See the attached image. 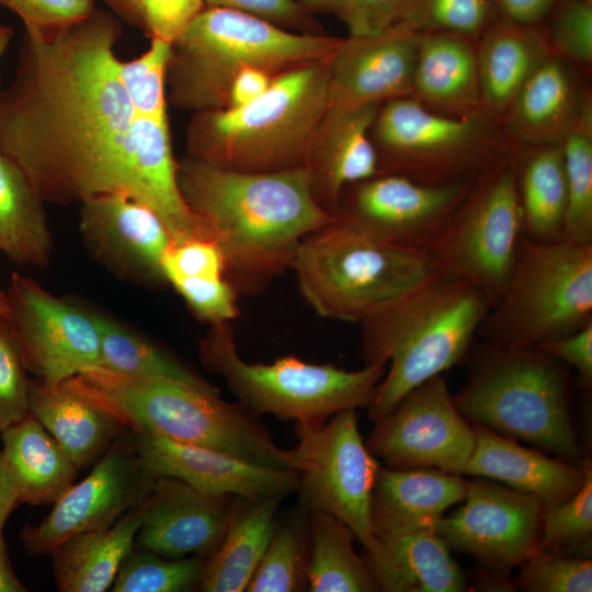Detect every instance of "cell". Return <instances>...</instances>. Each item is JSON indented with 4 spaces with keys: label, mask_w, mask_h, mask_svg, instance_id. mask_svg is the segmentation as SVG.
Instances as JSON below:
<instances>
[{
    "label": "cell",
    "mask_w": 592,
    "mask_h": 592,
    "mask_svg": "<svg viewBox=\"0 0 592 592\" xmlns=\"http://www.w3.org/2000/svg\"><path fill=\"white\" fill-rule=\"evenodd\" d=\"M122 31L96 8L66 26L24 27L14 79L0 92V151L44 203L110 192L138 200L134 112L115 53Z\"/></svg>",
    "instance_id": "6da1fadb"
},
{
    "label": "cell",
    "mask_w": 592,
    "mask_h": 592,
    "mask_svg": "<svg viewBox=\"0 0 592 592\" xmlns=\"http://www.w3.org/2000/svg\"><path fill=\"white\" fill-rule=\"evenodd\" d=\"M181 193L220 250L224 277L258 294L291 269L301 240L334 220L316 198L306 167L239 171L192 157L177 161Z\"/></svg>",
    "instance_id": "7a4b0ae2"
},
{
    "label": "cell",
    "mask_w": 592,
    "mask_h": 592,
    "mask_svg": "<svg viewBox=\"0 0 592 592\" xmlns=\"http://www.w3.org/2000/svg\"><path fill=\"white\" fill-rule=\"evenodd\" d=\"M491 307L476 285L440 271L361 320L364 365L390 363L367 407L373 421L460 362Z\"/></svg>",
    "instance_id": "3957f363"
},
{
    "label": "cell",
    "mask_w": 592,
    "mask_h": 592,
    "mask_svg": "<svg viewBox=\"0 0 592 592\" xmlns=\"http://www.w3.org/2000/svg\"><path fill=\"white\" fill-rule=\"evenodd\" d=\"M69 382L132 431L207 447L258 466L298 470L293 449L276 445L258 413L208 390L172 380L124 376L102 366Z\"/></svg>",
    "instance_id": "277c9868"
},
{
    "label": "cell",
    "mask_w": 592,
    "mask_h": 592,
    "mask_svg": "<svg viewBox=\"0 0 592 592\" xmlns=\"http://www.w3.org/2000/svg\"><path fill=\"white\" fill-rule=\"evenodd\" d=\"M329 60L277 73L243 106L195 113L189 157L239 171L306 167L326 113Z\"/></svg>",
    "instance_id": "5b68a950"
},
{
    "label": "cell",
    "mask_w": 592,
    "mask_h": 592,
    "mask_svg": "<svg viewBox=\"0 0 592 592\" xmlns=\"http://www.w3.org/2000/svg\"><path fill=\"white\" fill-rule=\"evenodd\" d=\"M341 38L289 32L264 19L205 5L171 43L167 98L197 112L227 106L235 76L248 67L280 73L295 66L326 61Z\"/></svg>",
    "instance_id": "8992f818"
},
{
    "label": "cell",
    "mask_w": 592,
    "mask_h": 592,
    "mask_svg": "<svg viewBox=\"0 0 592 592\" xmlns=\"http://www.w3.org/2000/svg\"><path fill=\"white\" fill-rule=\"evenodd\" d=\"M291 269L321 317L360 322L431 278L429 251L395 244L338 220L306 236Z\"/></svg>",
    "instance_id": "52a82bcc"
},
{
    "label": "cell",
    "mask_w": 592,
    "mask_h": 592,
    "mask_svg": "<svg viewBox=\"0 0 592 592\" xmlns=\"http://www.w3.org/2000/svg\"><path fill=\"white\" fill-rule=\"evenodd\" d=\"M475 424L582 464L569 411V385L558 360L537 348L485 343L470 375L453 397Z\"/></svg>",
    "instance_id": "ba28073f"
},
{
    "label": "cell",
    "mask_w": 592,
    "mask_h": 592,
    "mask_svg": "<svg viewBox=\"0 0 592 592\" xmlns=\"http://www.w3.org/2000/svg\"><path fill=\"white\" fill-rule=\"evenodd\" d=\"M198 350L204 367L220 375L239 402L282 421L321 424L338 411L368 407L386 372L384 364L345 371L291 355L249 363L238 353L230 322L210 325Z\"/></svg>",
    "instance_id": "9c48e42d"
},
{
    "label": "cell",
    "mask_w": 592,
    "mask_h": 592,
    "mask_svg": "<svg viewBox=\"0 0 592 592\" xmlns=\"http://www.w3.org/2000/svg\"><path fill=\"white\" fill-rule=\"evenodd\" d=\"M592 322V243L524 236L501 298L478 333L505 349H531Z\"/></svg>",
    "instance_id": "30bf717a"
},
{
    "label": "cell",
    "mask_w": 592,
    "mask_h": 592,
    "mask_svg": "<svg viewBox=\"0 0 592 592\" xmlns=\"http://www.w3.org/2000/svg\"><path fill=\"white\" fill-rule=\"evenodd\" d=\"M485 113L451 117L412 96L383 103L371 129L380 173L428 184L474 180L510 152Z\"/></svg>",
    "instance_id": "8fae6325"
},
{
    "label": "cell",
    "mask_w": 592,
    "mask_h": 592,
    "mask_svg": "<svg viewBox=\"0 0 592 592\" xmlns=\"http://www.w3.org/2000/svg\"><path fill=\"white\" fill-rule=\"evenodd\" d=\"M522 237L516 160L509 153L473 180L430 253L441 271L476 285L493 306L506 288Z\"/></svg>",
    "instance_id": "7c38bea8"
},
{
    "label": "cell",
    "mask_w": 592,
    "mask_h": 592,
    "mask_svg": "<svg viewBox=\"0 0 592 592\" xmlns=\"http://www.w3.org/2000/svg\"><path fill=\"white\" fill-rule=\"evenodd\" d=\"M295 433L299 504L333 515L368 546L371 497L380 465L360 434L356 409L338 411L321 424L295 422Z\"/></svg>",
    "instance_id": "4fadbf2b"
},
{
    "label": "cell",
    "mask_w": 592,
    "mask_h": 592,
    "mask_svg": "<svg viewBox=\"0 0 592 592\" xmlns=\"http://www.w3.org/2000/svg\"><path fill=\"white\" fill-rule=\"evenodd\" d=\"M374 422L365 445L390 468L462 475L475 448V429L456 408L441 375L408 391Z\"/></svg>",
    "instance_id": "5bb4252c"
},
{
    "label": "cell",
    "mask_w": 592,
    "mask_h": 592,
    "mask_svg": "<svg viewBox=\"0 0 592 592\" xmlns=\"http://www.w3.org/2000/svg\"><path fill=\"white\" fill-rule=\"evenodd\" d=\"M8 323L26 371L56 385L101 365L98 326L90 307L58 298L35 280L13 273Z\"/></svg>",
    "instance_id": "9a60e30c"
},
{
    "label": "cell",
    "mask_w": 592,
    "mask_h": 592,
    "mask_svg": "<svg viewBox=\"0 0 592 592\" xmlns=\"http://www.w3.org/2000/svg\"><path fill=\"white\" fill-rule=\"evenodd\" d=\"M471 182L428 184L379 173L346 187L332 215L373 237L430 252Z\"/></svg>",
    "instance_id": "2e32d148"
},
{
    "label": "cell",
    "mask_w": 592,
    "mask_h": 592,
    "mask_svg": "<svg viewBox=\"0 0 592 592\" xmlns=\"http://www.w3.org/2000/svg\"><path fill=\"white\" fill-rule=\"evenodd\" d=\"M155 479L134 447L130 430L123 432L90 474L53 503L43 521L22 527L23 547L31 556L48 555L67 537L113 525L145 502Z\"/></svg>",
    "instance_id": "e0dca14e"
},
{
    "label": "cell",
    "mask_w": 592,
    "mask_h": 592,
    "mask_svg": "<svg viewBox=\"0 0 592 592\" xmlns=\"http://www.w3.org/2000/svg\"><path fill=\"white\" fill-rule=\"evenodd\" d=\"M464 504L442 515L434 532L451 550L473 556L486 569L509 574L538 550L544 506L498 481H467Z\"/></svg>",
    "instance_id": "ac0fdd59"
},
{
    "label": "cell",
    "mask_w": 592,
    "mask_h": 592,
    "mask_svg": "<svg viewBox=\"0 0 592 592\" xmlns=\"http://www.w3.org/2000/svg\"><path fill=\"white\" fill-rule=\"evenodd\" d=\"M79 230L91 255L115 275L147 285L167 283L162 259L173 243L162 219L124 192L80 203Z\"/></svg>",
    "instance_id": "d6986e66"
},
{
    "label": "cell",
    "mask_w": 592,
    "mask_h": 592,
    "mask_svg": "<svg viewBox=\"0 0 592 592\" xmlns=\"http://www.w3.org/2000/svg\"><path fill=\"white\" fill-rule=\"evenodd\" d=\"M419 39L401 23L377 35L341 38L329 60L321 125L361 106L410 96Z\"/></svg>",
    "instance_id": "ffe728a7"
},
{
    "label": "cell",
    "mask_w": 592,
    "mask_h": 592,
    "mask_svg": "<svg viewBox=\"0 0 592 592\" xmlns=\"http://www.w3.org/2000/svg\"><path fill=\"white\" fill-rule=\"evenodd\" d=\"M231 496L204 492L178 478L158 476L141 505L135 547L166 558H208L221 543Z\"/></svg>",
    "instance_id": "44dd1931"
},
{
    "label": "cell",
    "mask_w": 592,
    "mask_h": 592,
    "mask_svg": "<svg viewBox=\"0 0 592 592\" xmlns=\"http://www.w3.org/2000/svg\"><path fill=\"white\" fill-rule=\"evenodd\" d=\"M130 432L138 456L156 477H174L204 492L251 501L297 491L296 470L258 466L212 448Z\"/></svg>",
    "instance_id": "7402d4cb"
},
{
    "label": "cell",
    "mask_w": 592,
    "mask_h": 592,
    "mask_svg": "<svg viewBox=\"0 0 592 592\" xmlns=\"http://www.w3.org/2000/svg\"><path fill=\"white\" fill-rule=\"evenodd\" d=\"M475 448L464 474L501 482L537 498L544 509L571 498L582 486L590 460L570 464L520 445L475 424Z\"/></svg>",
    "instance_id": "603a6c76"
},
{
    "label": "cell",
    "mask_w": 592,
    "mask_h": 592,
    "mask_svg": "<svg viewBox=\"0 0 592 592\" xmlns=\"http://www.w3.org/2000/svg\"><path fill=\"white\" fill-rule=\"evenodd\" d=\"M467 480L433 468L379 466L371 497L373 537H392L422 530L464 500Z\"/></svg>",
    "instance_id": "cb8c5ba5"
},
{
    "label": "cell",
    "mask_w": 592,
    "mask_h": 592,
    "mask_svg": "<svg viewBox=\"0 0 592 592\" xmlns=\"http://www.w3.org/2000/svg\"><path fill=\"white\" fill-rule=\"evenodd\" d=\"M570 66L553 53L525 82L501 119L511 140L526 148L562 144L590 98Z\"/></svg>",
    "instance_id": "d4e9b609"
},
{
    "label": "cell",
    "mask_w": 592,
    "mask_h": 592,
    "mask_svg": "<svg viewBox=\"0 0 592 592\" xmlns=\"http://www.w3.org/2000/svg\"><path fill=\"white\" fill-rule=\"evenodd\" d=\"M378 588L385 592H463L466 576L434 530L373 537L362 555Z\"/></svg>",
    "instance_id": "484cf974"
},
{
    "label": "cell",
    "mask_w": 592,
    "mask_h": 592,
    "mask_svg": "<svg viewBox=\"0 0 592 592\" xmlns=\"http://www.w3.org/2000/svg\"><path fill=\"white\" fill-rule=\"evenodd\" d=\"M410 96L445 116L481 113L476 39L443 32L420 34Z\"/></svg>",
    "instance_id": "4316f807"
},
{
    "label": "cell",
    "mask_w": 592,
    "mask_h": 592,
    "mask_svg": "<svg viewBox=\"0 0 592 592\" xmlns=\"http://www.w3.org/2000/svg\"><path fill=\"white\" fill-rule=\"evenodd\" d=\"M380 104L349 111L320 126L308 168L317 201L331 214L344 190L380 173L371 129Z\"/></svg>",
    "instance_id": "83f0119b"
},
{
    "label": "cell",
    "mask_w": 592,
    "mask_h": 592,
    "mask_svg": "<svg viewBox=\"0 0 592 592\" xmlns=\"http://www.w3.org/2000/svg\"><path fill=\"white\" fill-rule=\"evenodd\" d=\"M481 112L499 122L554 53L545 30L498 18L477 39Z\"/></svg>",
    "instance_id": "f1b7e54d"
},
{
    "label": "cell",
    "mask_w": 592,
    "mask_h": 592,
    "mask_svg": "<svg viewBox=\"0 0 592 592\" xmlns=\"http://www.w3.org/2000/svg\"><path fill=\"white\" fill-rule=\"evenodd\" d=\"M29 408L78 469L96 463L126 429L68 379L56 385L30 380Z\"/></svg>",
    "instance_id": "f546056e"
},
{
    "label": "cell",
    "mask_w": 592,
    "mask_h": 592,
    "mask_svg": "<svg viewBox=\"0 0 592 592\" xmlns=\"http://www.w3.org/2000/svg\"><path fill=\"white\" fill-rule=\"evenodd\" d=\"M141 505L127 511L113 525L75 534L49 551L59 591L111 590L122 561L135 546L141 523Z\"/></svg>",
    "instance_id": "4dcf8cb0"
},
{
    "label": "cell",
    "mask_w": 592,
    "mask_h": 592,
    "mask_svg": "<svg viewBox=\"0 0 592 592\" xmlns=\"http://www.w3.org/2000/svg\"><path fill=\"white\" fill-rule=\"evenodd\" d=\"M0 434L20 503L53 504L73 483L79 469L31 413Z\"/></svg>",
    "instance_id": "1f68e13d"
},
{
    "label": "cell",
    "mask_w": 592,
    "mask_h": 592,
    "mask_svg": "<svg viewBox=\"0 0 592 592\" xmlns=\"http://www.w3.org/2000/svg\"><path fill=\"white\" fill-rule=\"evenodd\" d=\"M284 496L260 501L234 497L225 536L206 559L198 591L242 592L262 558Z\"/></svg>",
    "instance_id": "d6a6232c"
},
{
    "label": "cell",
    "mask_w": 592,
    "mask_h": 592,
    "mask_svg": "<svg viewBox=\"0 0 592 592\" xmlns=\"http://www.w3.org/2000/svg\"><path fill=\"white\" fill-rule=\"evenodd\" d=\"M44 204L21 169L0 151V251L12 262L49 263L54 242Z\"/></svg>",
    "instance_id": "836d02e7"
},
{
    "label": "cell",
    "mask_w": 592,
    "mask_h": 592,
    "mask_svg": "<svg viewBox=\"0 0 592 592\" xmlns=\"http://www.w3.org/2000/svg\"><path fill=\"white\" fill-rule=\"evenodd\" d=\"M515 160L523 236L536 242L561 239L567 206L561 145L527 148Z\"/></svg>",
    "instance_id": "e575fe53"
},
{
    "label": "cell",
    "mask_w": 592,
    "mask_h": 592,
    "mask_svg": "<svg viewBox=\"0 0 592 592\" xmlns=\"http://www.w3.org/2000/svg\"><path fill=\"white\" fill-rule=\"evenodd\" d=\"M309 535L308 591H378L363 557L354 550V535L346 525L329 513L312 511Z\"/></svg>",
    "instance_id": "d590c367"
},
{
    "label": "cell",
    "mask_w": 592,
    "mask_h": 592,
    "mask_svg": "<svg viewBox=\"0 0 592 592\" xmlns=\"http://www.w3.org/2000/svg\"><path fill=\"white\" fill-rule=\"evenodd\" d=\"M90 309L100 334V366L132 378L172 380L219 390L137 332L99 310Z\"/></svg>",
    "instance_id": "8d00e7d4"
},
{
    "label": "cell",
    "mask_w": 592,
    "mask_h": 592,
    "mask_svg": "<svg viewBox=\"0 0 592 592\" xmlns=\"http://www.w3.org/2000/svg\"><path fill=\"white\" fill-rule=\"evenodd\" d=\"M310 512L298 503L275 522L262 558L247 587L249 592L307 590Z\"/></svg>",
    "instance_id": "74e56055"
},
{
    "label": "cell",
    "mask_w": 592,
    "mask_h": 592,
    "mask_svg": "<svg viewBox=\"0 0 592 592\" xmlns=\"http://www.w3.org/2000/svg\"><path fill=\"white\" fill-rule=\"evenodd\" d=\"M567 189L562 238L592 243V102L561 144Z\"/></svg>",
    "instance_id": "f35d334b"
},
{
    "label": "cell",
    "mask_w": 592,
    "mask_h": 592,
    "mask_svg": "<svg viewBox=\"0 0 592 592\" xmlns=\"http://www.w3.org/2000/svg\"><path fill=\"white\" fill-rule=\"evenodd\" d=\"M205 557L166 558L135 547L122 561L112 592H189L200 589Z\"/></svg>",
    "instance_id": "ab89813d"
},
{
    "label": "cell",
    "mask_w": 592,
    "mask_h": 592,
    "mask_svg": "<svg viewBox=\"0 0 592 592\" xmlns=\"http://www.w3.org/2000/svg\"><path fill=\"white\" fill-rule=\"evenodd\" d=\"M499 18L494 0H403L399 21L422 33L477 39Z\"/></svg>",
    "instance_id": "60d3db41"
},
{
    "label": "cell",
    "mask_w": 592,
    "mask_h": 592,
    "mask_svg": "<svg viewBox=\"0 0 592 592\" xmlns=\"http://www.w3.org/2000/svg\"><path fill=\"white\" fill-rule=\"evenodd\" d=\"M591 537L592 466L590 463L581 488L560 504L544 509L538 550L590 558Z\"/></svg>",
    "instance_id": "b9f144b4"
},
{
    "label": "cell",
    "mask_w": 592,
    "mask_h": 592,
    "mask_svg": "<svg viewBox=\"0 0 592 592\" xmlns=\"http://www.w3.org/2000/svg\"><path fill=\"white\" fill-rule=\"evenodd\" d=\"M171 43L150 38L149 47L130 60L118 61V77L134 115L167 116V71Z\"/></svg>",
    "instance_id": "7bdbcfd3"
},
{
    "label": "cell",
    "mask_w": 592,
    "mask_h": 592,
    "mask_svg": "<svg viewBox=\"0 0 592 592\" xmlns=\"http://www.w3.org/2000/svg\"><path fill=\"white\" fill-rule=\"evenodd\" d=\"M515 584L528 592H591L592 561L588 557L537 550L521 566Z\"/></svg>",
    "instance_id": "ee69618b"
},
{
    "label": "cell",
    "mask_w": 592,
    "mask_h": 592,
    "mask_svg": "<svg viewBox=\"0 0 592 592\" xmlns=\"http://www.w3.org/2000/svg\"><path fill=\"white\" fill-rule=\"evenodd\" d=\"M546 31L553 52L577 66L592 62V2L558 0L549 13Z\"/></svg>",
    "instance_id": "f6af8a7d"
},
{
    "label": "cell",
    "mask_w": 592,
    "mask_h": 592,
    "mask_svg": "<svg viewBox=\"0 0 592 592\" xmlns=\"http://www.w3.org/2000/svg\"><path fill=\"white\" fill-rule=\"evenodd\" d=\"M192 311L210 325L230 322L239 315L235 287L224 277L181 276L167 277Z\"/></svg>",
    "instance_id": "bcb514c9"
},
{
    "label": "cell",
    "mask_w": 592,
    "mask_h": 592,
    "mask_svg": "<svg viewBox=\"0 0 592 592\" xmlns=\"http://www.w3.org/2000/svg\"><path fill=\"white\" fill-rule=\"evenodd\" d=\"M30 380L8 320H0V433L29 413Z\"/></svg>",
    "instance_id": "7dc6e473"
},
{
    "label": "cell",
    "mask_w": 592,
    "mask_h": 592,
    "mask_svg": "<svg viewBox=\"0 0 592 592\" xmlns=\"http://www.w3.org/2000/svg\"><path fill=\"white\" fill-rule=\"evenodd\" d=\"M164 278L181 276H224L225 262L219 248L210 240L196 238L172 243L162 259Z\"/></svg>",
    "instance_id": "c3c4849f"
},
{
    "label": "cell",
    "mask_w": 592,
    "mask_h": 592,
    "mask_svg": "<svg viewBox=\"0 0 592 592\" xmlns=\"http://www.w3.org/2000/svg\"><path fill=\"white\" fill-rule=\"evenodd\" d=\"M0 5L20 18L25 26L61 27L89 16L94 0H0Z\"/></svg>",
    "instance_id": "681fc988"
},
{
    "label": "cell",
    "mask_w": 592,
    "mask_h": 592,
    "mask_svg": "<svg viewBox=\"0 0 592 592\" xmlns=\"http://www.w3.org/2000/svg\"><path fill=\"white\" fill-rule=\"evenodd\" d=\"M145 33L172 43L205 7L204 0H139Z\"/></svg>",
    "instance_id": "f907efd6"
},
{
    "label": "cell",
    "mask_w": 592,
    "mask_h": 592,
    "mask_svg": "<svg viewBox=\"0 0 592 592\" xmlns=\"http://www.w3.org/2000/svg\"><path fill=\"white\" fill-rule=\"evenodd\" d=\"M403 0H344L338 16L349 36L377 35L399 21Z\"/></svg>",
    "instance_id": "816d5d0a"
},
{
    "label": "cell",
    "mask_w": 592,
    "mask_h": 592,
    "mask_svg": "<svg viewBox=\"0 0 592 592\" xmlns=\"http://www.w3.org/2000/svg\"><path fill=\"white\" fill-rule=\"evenodd\" d=\"M204 3L248 13L282 27L298 29L301 32L314 29L309 12L298 0H204Z\"/></svg>",
    "instance_id": "f5cc1de1"
},
{
    "label": "cell",
    "mask_w": 592,
    "mask_h": 592,
    "mask_svg": "<svg viewBox=\"0 0 592 592\" xmlns=\"http://www.w3.org/2000/svg\"><path fill=\"white\" fill-rule=\"evenodd\" d=\"M558 361L572 366L581 386L588 390L592 386V322L582 329L545 341L536 346Z\"/></svg>",
    "instance_id": "db71d44e"
},
{
    "label": "cell",
    "mask_w": 592,
    "mask_h": 592,
    "mask_svg": "<svg viewBox=\"0 0 592 592\" xmlns=\"http://www.w3.org/2000/svg\"><path fill=\"white\" fill-rule=\"evenodd\" d=\"M276 75L259 67L242 69L232 79L226 107H239L257 100L269 89Z\"/></svg>",
    "instance_id": "11a10c76"
},
{
    "label": "cell",
    "mask_w": 592,
    "mask_h": 592,
    "mask_svg": "<svg viewBox=\"0 0 592 592\" xmlns=\"http://www.w3.org/2000/svg\"><path fill=\"white\" fill-rule=\"evenodd\" d=\"M558 0H494L499 18L531 26H539Z\"/></svg>",
    "instance_id": "9f6ffc18"
},
{
    "label": "cell",
    "mask_w": 592,
    "mask_h": 592,
    "mask_svg": "<svg viewBox=\"0 0 592 592\" xmlns=\"http://www.w3.org/2000/svg\"><path fill=\"white\" fill-rule=\"evenodd\" d=\"M20 504L18 490L9 467L0 451V538L10 513Z\"/></svg>",
    "instance_id": "6f0895ef"
},
{
    "label": "cell",
    "mask_w": 592,
    "mask_h": 592,
    "mask_svg": "<svg viewBox=\"0 0 592 592\" xmlns=\"http://www.w3.org/2000/svg\"><path fill=\"white\" fill-rule=\"evenodd\" d=\"M118 19L145 32L139 0H103Z\"/></svg>",
    "instance_id": "680465c9"
},
{
    "label": "cell",
    "mask_w": 592,
    "mask_h": 592,
    "mask_svg": "<svg viewBox=\"0 0 592 592\" xmlns=\"http://www.w3.org/2000/svg\"><path fill=\"white\" fill-rule=\"evenodd\" d=\"M25 587L21 583L8 555L4 537L0 538V592H25Z\"/></svg>",
    "instance_id": "91938a15"
},
{
    "label": "cell",
    "mask_w": 592,
    "mask_h": 592,
    "mask_svg": "<svg viewBox=\"0 0 592 592\" xmlns=\"http://www.w3.org/2000/svg\"><path fill=\"white\" fill-rule=\"evenodd\" d=\"M477 578V588L481 591H515V581L509 574L485 569Z\"/></svg>",
    "instance_id": "94428289"
},
{
    "label": "cell",
    "mask_w": 592,
    "mask_h": 592,
    "mask_svg": "<svg viewBox=\"0 0 592 592\" xmlns=\"http://www.w3.org/2000/svg\"><path fill=\"white\" fill-rule=\"evenodd\" d=\"M344 0H298L309 13L314 11H325L338 13Z\"/></svg>",
    "instance_id": "6125c7cd"
},
{
    "label": "cell",
    "mask_w": 592,
    "mask_h": 592,
    "mask_svg": "<svg viewBox=\"0 0 592 592\" xmlns=\"http://www.w3.org/2000/svg\"><path fill=\"white\" fill-rule=\"evenodd\" d=\"M14 36V30L5 24H0V59L9 48L12 38ZM1 92V89H0Z\"/></svg>",
    "instance_id": "be15d7a7"
},
{
    "label": "cell",
    "mask_w": 592,
    "mask_h": 592,
    "mask_svg": "<svg viewBox=\"0 0 592 592\" xmlns=\"http://www.w3.org/2000/svg\"><path fill=\"white\" fill-rule=\"evenodd\" d=\"M10 314V303L8 293L0 288V320H8Z\"/></svg>",
    "instance_id": "e7e4bbea"
},
{
    "label": "cell",
    "mask_w": 592,
    "mask_h": 592,
    "mask_svg": "<svg viewBox=\"0 0 592 592\" xmlns=\"http://www.w3.org/2000/svg\"><path fill=\"white\" fill-rule=\"evenodd\" d=\"M588 1H591V2H592V0H588Z\"/></svg>",
    "instance_id": "03108f58"
}]
</instances>
